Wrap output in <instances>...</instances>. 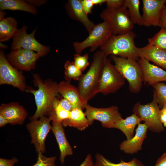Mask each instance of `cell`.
Returning <instances> with one entry per match:
<instances>
[{
	"instance_id": "34",
	"label": "cell",
	"mask_w": 166,
	"mask_h": 166,
	"mask_svg": "<svg viewBox=\"0 0 166 166\" xmlns=\"http://www.w3.org/2000/svg\"><path fill=\"white\" fill-rule=\"evenodd\" d=\"M82 8L85 13L88 15L92 13L94 6L92 0H81Z\"/></svg>"
},
{
	"instance_id": "27",
	"label": "cell",
	"mask_w": 166,
	"mask_h": 166,
	"mask_svg": "<svg viewBox=\"0 0 166 166\" xmlns=\"http://www.w3.org/2000/svg\"><path fill=\"white\" fill-rule=\"evenodd\" d=\"M95 162L93 166H145L140 160L135 158L128 162L122 160L118 163H115L106 158L102 155L97 153L95 155Z\"/></svg>"
},
{
	"instance_id": "4",
	"label": "cell",
	"mask_w": 166,
	"mask_h": 166,
	"mask_svg": "<svg viewBox=\"0 0 166 166\" xmlns=\"http://www.w3.org/2000/svg\"><path fill=\"white\" fill-rule=\"evenodd\" d=\"M110 58L117 70L128 81L129 91L134 93H139L143 82V76L138 61L113 55Z\"/></svg>"
},
{
	"instance_id": "6",
	"label": "cell",
	"mask_w": 166,
	"mask_h": 166,
	"mask_svg": "<svg viewBox=\"0 0 166 166\" xmlns=\"http://www.w3.org/2000/svg\"><path fill=\"white\" fill-rule=\"evenodd\" d=\"M109 24L105 21L95 25L88 36L82 42H75L73 46L76 53L80 54L87 48L89 51L93 52L101 47L108 40L112 35Z\"/></svg>"
},
{
	"instance_id": "7",
	"label": "cell",
	"mask_w": 166,
	"mask_h": 166,
	"mask_svg": "<svg viewBox=\"0 0 166 166\" xmlns=\"http://www.w3.org/2000/svg\"><path fill=\"white\" fill-rule=\"evenodd\" d=\"M100 16L109 24L113 34L126 33L131 31L134 27L130 20L128 11L124 6L116 9L107 8L102 10Z\"/></svg>"
},
{
	"instance_id": "30",
	"label": "cell",
	"mask_w": 166,
	"mask_h": 166,
	"mask_svg": "<svg viewBox=\"0 0 166 166\" xmlns=\"http://www.w3.org/2000/svg\"><path fill=\"white\" fill-rule=\"evenodd\" d=\"M152 86L156 92L157 102L161 109L166 103V83L159 82Z\"/></svg>"
},
{
	"instance_id": "26",
	"label": "cell",
	"mask_w": 166,
	"mask_h": 166,
	"mask_svg": "<svg viewBox=\"0 0 166 166\" xmlns=\"http://www.w3.org/2000/svg\"><path fill=\"white\" fill-rule=\"evenodd\" d=\"M140 1L139 0H125L123 6L128 10L130 20L134 24L143 26V19L139 7Z\"/></svg>"
},
{
	"instance_id": "1",
	"label": "cell",
	"mask_w": 166,
	"mask_h": 166,
	"mask_svg": "<svg viewBox=\"0 0 166 166\" xmlns=\"http://www.w3.org/2000/svg\"><path fill=\"white\" fill-rule=\"evenodd\" d=\"M33 77L34 83L38 89L27 87L25 91L34 95L37 107L34 114L30 118L31 121L46 115L49 116L53 110L54 100L59 94L58 84L56 82L50 79L43 81L37 74H33Z\"/></svg>"
},
{
	"instance_id": "25",
	"label": "cell",
	"mask_w": 166,
	"mask_h": 166,
	"mask_svg": "<svg viewBox=\"0 0 166 166\" xmlns=\"http://www.w3.org/2000/svg\"><path fill=\"white\" fill-rule=\"evenodd\" d=\"M17 21L9 17L4 18L0 21V42H5L13 37L18 29Z\"/></svg>"
},
{
	"instance_id": "10",
	"label": "cell",
	"mask_w": 166,
	"mask_h": 166,
	"mask_svg": "<svg viewBox=\"0 0 166 166\" xmlns=\"http://www.w3.org/2000/svg\"><path fill=\"white\" fill-rule=\"evenodd\" d=\"M27 28L26 26H24L18 30L13 37L11 47L12 50L23 49L35 51L42 57L46 55L49 52L50 48L42 44L35 39L36 28L29 34L26 32Z\"/></svg>"
},
{
	"instance_id": "22",
	"label": "cell",
	"mask_w": 166,
	"mask_h": 166,
	"mask_svg": "<svg viewBox=\"0 0 166 166\" xmlns=\"http://www.w3.org/2000/svg\"><path fill=\"white\" fill-rule=\"evenodd\" d=\"M82 109L76 108L70 112L69 118L62 122L63 126H69L83 131L89 125L85 113Z\"/></svg>"
},
{
	"instance_id": "19",
	"label": "cell",
	"mask_w": 166,
	"mask_h": 166,
	"mask_svg": "<svg viewBox=\"0 0 166 166\" xmlns=\"http://www.w3.org/2000/svg\"><path fill=\"white\" fill-rule=\"evenodd\" d=\"M0 114L12 125L22 124L28 115L25 108L16 102L2 104L0 106Z\"/></svg>"
},
{
	"instance_id": "35",
	"label": "cell",
	"mask_w": 166,
	"mask_h": 166,
	"mask_svg": "<svg viewBox=\"0 0 166 166\" xmlns=\"http://www.w3.org/2000/svg\"><path fill=\"white\" fill-rule=\"evenodd\" d=\"M58 104L65 110L70 112L73 109L72 105L69 101L64 98L59 100L58 99Z\"/></svg>"
},
{
	"instance_id": "5",
	"label": "cell",
	"mask_w": 166,
	"mask_h": 166,
	"mask_svg": "<svg viewBox=\"0 0 166 166\" xmlns=\"http://www.w3.org/2000/svg\"><path fill=\"white\" fill-rule=\"evenodd\" d=\"M153 93V98L151 102L143 105L137 102L133 107L132 111L141 121L144 122L148 129L154 132L159 133L163 132L164 128L160 120V109L154 90Z\"/></svg>"
},
{
	"instance_id": "24",
	"label": "cell",
	"mask_w": 166,
	"mask_h": 166,
	"mask_svg": "<svg viewBox=\"0 0 166 166\" xmlns=\"http://www.w3.org/2000/svg\"><path fill=\"white\" fill-rule=\"evenodd\" d=\"M0 8L2 10H20L34 14L37 13L35 6L22 0H1Z\"/></svg>"
},
{
	"instance_id": "39",
	"label": "cell",
	"mask_w": 166,
	"mask_h": 166,
	"mask_svg": "<svg viewBox=\"0 0 166 166\" xmlns=\"http://www.w3.org/2000/svg\"><path fill=\"white\" fill-rule=\"evenodd\" d=\"M154 166H166V152L158 159Z\"/></svg>"
},
{
	"instance_id": "29",
	"label": "cell",
	"mask_w": 166,
	"mask_h": 166,
	"mask_svg": "<svg viewBox=\"0 0 166 166\" xmlns=\"http://www.w3.org/2000/svg\"><path fill=\"white\" fill-rule=\"evenodd\" d=\"M147 40L148 44L166 50V30L161 28L158 33Z\"/></svg>"
},
{
	"instance_id": "23",
	"label": "cell",
	"mask_w": 166,
	"mask_h": 166,
	"mask_svg": "<svg viewBox=\"0 0 166 166\" xmlns=\"http://www.w3.org/2000/svg\"><path fill=\"white\" fill-rule=\"evenodd\" d=\"M141 121L136 114L133 113L125 119L122 118L116 125L114 128L121 131L126 136V140H128L134 136L135 128Z\"/></svg>"
},
{
	"instance_id": "40",
	"label": "cell",
	"mask_w": 166,
	"mask_h": 166,
	"mask_svg": "<svg viewBox=\"0 0 166 166\" xmlns=\"http://www.w3.org/2000/svg\"><path fill=\"white\" fill-rule=\"evenodd\" d=\"M93 164L91 155L88 154L84 161L78 166H93Z\"/></svg>"
},
{
	"instance_id": "38",
	"label": "cell",
	"mask_w": 166,
	"mask_h": 166,
	"mask_svg": "<svg viewBox=\"0 0 166 166\" xmlns=\"http://www.w3.org/2000/svg\"><path fill=\"white\" fill-rule=\"evenodd\" d=\"M160 121L164 127H166V103L160 109Z\"/></svg>"
},
{
	"instance_id": "9",
	"label": "cell",
	"mask_w": 166,
	"mask_h": 166,
	"mask_svg": "<svg viewBox=\"0 0 166 166\" xmlns=\"http://www.w3.org/2000/svg\"><path fill=\"white\" fill-rule=\"evenodd\" d=\"M85 113L89 125L94 120L100 121L102 127L114 128L116 125L122 118L118 107L112 106L107 108H96L88 104L85 107Z\"/></svg>"
},
{
	"instance_id": "13",
	"label": "cell",
	"mask_w": 166,
	"mask_h": 166,
	"mask_svg": "<svg viewBox=\"0 0 166 166\" xmlns=\"http://www.w3.org/2000/svg\"><path fill=\"white\" fill-rule=\"evenodd\" d=\"M42 57L34 51L20 49L11 51L7 55L6 59L18 70L30 71L35 69L37 61Z\"/></svg>"
},
{
	"instance_id": "41",
	"label": "cell",
	"mask_w": 166,
	"mask_h": 166,
	"mask_svg": "<svg viewBox=\"0 0 166 166\" xmlns=\"http://www.w3.org/2000/svg\"><path fill=\"white\" fill-rule=\"evenodd\" d=\"M26 1L34 6H39L45 3V0H27Z\"/></svg>"
},
{
	"instance_id": "3",
	"label": "cell",
	"mask_w": 166,
	"mask_h": 166,
	"mask_svg": "<svg viewBox=\"0 0 166 166\" xmlns=\"http://www.w3.org/2000/svg\"><path fill=\"white\" fill-rule=\"evenodd\" d=\"M135 34L131 31L125 34H112L107 42L101 48L106 56L113 55L138 61V48L134 42Z\"/></svg>"
},
{
	"instance_id": "16",
	"label": "cell",
	"mask_w": 166,
	"mask_h": 166,
	"mask_svg": "<svg viewBox=\"0 0 166 166\" xmlns=\"http://www.w3.org/2000/svg\"><path fill=\"white\" fill-rule=\"evenodd\" d=\"M148 127L144 123H139L135 130V134L129 140H126L120 144L121 150L126 154H133L142 149V145L147 137Z\"/></svg>"
},
{
	"instance_id": "15",
	"label": "cell",
	"mask_w": 166,
	"mask_h": 166,
	"mask_svg": "<svg viewBox=\"0 0 166 166\" xmlns=\"http://www.w3.org/2000/svg\"><path fill=\"white\" fill-rule=\"evenodd\" d=\"M143 72V82L149 85L158 82L166 81V71L153 65L145 58L140 57L138 61Z\"/></svg>"
},
{
	"instance_id": "21",
	"label": "cell",
	"mask_w": 166,
	"mask_h": 166,
	"mask_svg": "<svg viewBox=\"0 0 166 166\" xmlns=\"http://www.w3.org/2000/svg\"><path fill=\"white\" fill-rule=\"evenodd\" d=\"M139 57H142L149 61L166 69V50L148 44L145 46L138 48Z\"/></svg>"
},
{
	"instance_id": "11",
	"label": "cell",
	"mask_w": 166,
	"mask_h": 166,
	"mask_svg": "<svg viewBox=\"0 0 166 166\" xmlns=\"http://www.w3.org/2000/svg\"><path fill=\"white\" fill-rule=\"evenodd\" d=\"M51 121L49 117L44 116L39 120L31 121L26 125L31 138V143L34 144L37 152L44 153L45 151V140L52 128L50 124Z\"/></svg>"
},
{
	"instance_id": "17",
	"label": "cell",
	"mask_w": 166,
	"mask_h": 166,
	"mask_svg": "<svg viewBox=\"0 0 166 166\" xmlns=\"http://www.w3.org/2000/svg\"><path fill=\"white\" fill-rule=\"evenodd\" d=\"M49 117L53 121L51 130L56 138L60 151V161L63 164L65 157L73 154V149L66 137L62 122L53 117Z\"/></svg>"
},
{
	"instance_id": "33",
	"label": "cell",
	"mask_w": 166,
	"mask_h": 166,
	"mask_svg": "<svg viewBox=\"0 0 166 166\" xmlns=\"http://www.w3.org/2000/svg\"><path fill=\"white\" fill-rule=\"evenodd\" d=\"M125 0H106L107 8L116 9L123 6Z\"/></svg>"
},
{
	"instance_id": "42",
	"label": "cell",
	"mask_w": 166,
	"mask_h": 166,
	"mask_svg": "<svg viewBox=\"0 0 166 166\" xmlns=\"http://www.w3.org/2000/svg\"><path fill=\"white\" fill-rule=\"evenodd\" d=\"M10 123L9 121L2 114H0V127L5 126L6 124Z\"/></svg>"
},
{
	"instance_id": "44",
	"label": "cell",
	"mask_w": 166,
	"mask_h": 166,
	"mask_svg": "<svg viewBox=\"0 0 166 166\" xmlns=\"http://www.w3.org/2000/svg\"><path fill=\"white\" fill-rule=\"evenodd\" d=\"M5 14V13L4 12H3L2 10L0 11V20L4 18V16Z\"/></svg>"
},
{
	"instance_id": "45",
	"label": "cell",
	"mask_w": 166,
	"mask_h": 166,
	"mask_svg": "<svg viewBox=\"0 0 166 166\" xmlns=\"http://www.w3.org/2000/svg\"><path fill=\"white\" fill-rule=\"evenodd\" d=\"M0 46L1 48H3L4 49H6L7 48V46L6 45L3 44L2 43H0Z\"/></svg>"
},
{
	"instance_id": "20",
	"label": "cell",
	"mask_w": 166,
	"mask_h": 166,
	"mask_svg": "<svg viewBox=\"0 0 166 166\" xmlns=\"http://www.w3.org/2000/svg\"><path fill=\"white\" fill-rule=\"evenodd\" d=\"M59 94L68 100L73 109L79 108L83 110L88 104L82 98L77 88L65 81H61L58 84Z\"/></svg>"
},
{
	"instance_id": "32",
	"label": "cell",
	"mask_w": 166,
	"mask_h": 166,
	"mask_svg": "<svg viewBox=\"0 0 166 166\" xmlns=\"http://www.w3.org/2000/svg\"><path fill=\"white\" fill-rule=\"evenodd\" d=\"M55 156L47 157L41 152H38L36 162L32 166H55Z\"/></svg>"
},
{
	"instance_id": "14",
	"label": "cell",
	"mask_w": 166,
	"mask_h": 166,
	"mask_svg": "<svg viewBox=\"0 0 166 166\" xmlns=\"http://www.w3.org/2000/svg\"><path fill=\"white\" fill-rule=\"evenodd\" d=\"M143 26H159L166 0H143Z\"/></svg>"
},
{
	"instance_id": "36",
	"label": "cell",
	"mask_w": 166,
	"mask_h": 166,
	"mask_svg": "<svg viewBox=\"0 0 166 166\" xmlns=\"http://www.w3.org/2000/svg\"><path fill=\"white\" fill-rule=\"evenodd\" d=\"M18 160L15 157H13L10 159L0 158V166H14V164L18 162Z\"/></svg>"
},
{
	"instance_id": "2",
	"label": "cell",
	"mask_w": 166,
	"mask_h": 166,
	"mask_svg": "<svg viewBox=\"0 0 166 166\" xmlns=\"http://www.w3.org/2000/svg\"><path fill=\"white\" fill-rule=\"evenodd\" d=\"M107 57L101 50L94 54L89 69L79 81L78 89L82 98L88 103L98 93L100 81Z\"/></svg>"
},
{
	"instance_id": "37",
	"label": "cell",
	"mask_w": 166,
	"mask_h": 166,
	"mask_svg": "<svg viewBox=\"0 0 166 166\" xmlns=\"http://www.w3.org/2000/svg\"><path fill=\"white\" fill-rule=\"evenodd\" d=\"M159 26L166 30V6L164 7L160 18Z\"/></svg>"
},
{
	"instance_id": "28",
	"label": "cell",
	"mask_w": 166,
	"mask_h": 166,
	"mask_svg": "<svg viewBox=\"0 0 166 166\" xmlns=\"http://www.w3.org/2000/svg\"><path fill=\"white\" fill-rule=\"evenodd\" d=\"M65 81L70 83L72 79L79 81L83 75L82 71L78 69L73 62L67 60L64 65Z\"/></svg>"
},
{
	"instance_id": "31",
	"label": "cell",
	"mask_w": 166,
	"mask_h": 166,
	"mask_svg": "<svg viewBox=\"0 0 166 166\" xmlns=\"http://www.w3.org/2000/svg\"><path fill=\"white\" fill-rule=\"evenodd\" d=\"M73 62L78 69L82 72L84 71L89 65L88 54L86 53L82 55L80 54H75Z\"/></svg>"
},
{
	"instance_id": "8",
	"label": "cell",
	"mask_w": 166,
	"mask_h": 166,
	"mask_svg": "<svg viewBox=\"0 0 166 166\" xmlns=\"http://www.w3.org/2000/svg\"><path fill=\"white\" fill-rule=\"evenodd\" d=\"M124 78L117 70L111 60L106 59L100 81L98 93L104 95L115 93L125 84Z\"/></svg>"
},
{
	"instance_id": "18",
	"label": "cell",
	"mask_w": 166,
	"mask_h": 166,
	"mask_svg": "<svg viewBox=\"0 0 166 166\" xmlns=\"http://www.w3.org/2000/svg\"><path fill=\"white\" fill-rule=\"evenodd\" d=\"M67 13L71 18L81 22L90 33L95 25L84 11L81 0H69L65 5Z\"/></svg>"
},
{
	"instance_id": "43",
	"label": "cell",
	"mask_w": 166,
	"mask_h": 166,
	"mask_svg": "<svg viewBox=\"0 0 166 166\" xmlns=\"http://www.w3.org/2000/svg\"><path fill=\"white\" fill-rule=\"evenodd\" d=\"M94 5H101L102 4L106 2V0H92Z\"/></svg>"
},
{
	"instance_id": "12",
	"label": "cell",
	"mask_w": 166,
	"mask_h": 166,
	"mask_svg": "<svg viewBox=\"0 0 166 166\" xmlns=\"http://www.w3.org/2000/svg\"><path fill=\"white\" fill-rule=\"evenodd\" d=\"M9 85L26 91L25 78L22 73L14 67L6 58L4 52L0 51V85Z\"/></svg>"
}]
</instances>
